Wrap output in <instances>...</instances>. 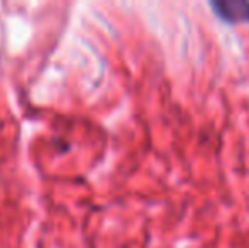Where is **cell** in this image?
Masks as SVG:
<instances>
[{
  "label": "cell",
  "mask_w": 249,
  "mask_h": 248,
  "mask_svg": "<svg viewBox=\"0 0 249 248\" xmlns=\"http://www.w3.org/2000/svg\"><path fill=\"white\" fill-rule=\"evenodd\" d=\"M210 5L217 16L227 22H249V2L226 0V2H212Z\"/></svg>",
  "instance_id": "obj_1"
}]
</instances>
